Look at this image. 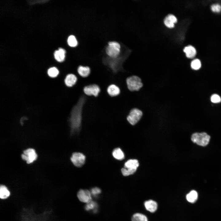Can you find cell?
<instances>
[{
    "instance_id": "1",
    "label": "cell",
    "mask_w": 221,
    "mask_h": 221,
    "mask_svg": "<svg viewBox=\"0 0 221 221\" xmlns=\"http://www.w3.org/2000/svg\"><path fill=\"white\" fill-rule=\"evenodd\" d=\"M86 100L85 96H81L72 110L69 121L72 134L77 133L80 130L82 121L83 109Z\"/></svg>"
},
{
    "instance_id": "2",
    "label": "cell",
    "mask_w": 221,
    "mask_h": 221,
    "mask_svg": "<svg viewBox=\"0 0 221 221\" xmlns=\"http://www.w3.org/2000/svg\"><path fill=\"white\" fill-rule=\"evenodd\" d=\"M126 83L127 89L131 91H138L143 86L141 79L136 76L133 75L127 77Z\"/></svg>"
},
{
    "instance_id": "3",
    "label": "cell",
    "mask_w": 221,
    "mask_h": 221,
    "mask_svg": "<svg viewBox=\"0 0 221 221\" xmlns=\"http://www.w3.org/2000/svg\"><path fill=\"white\" fill-rule=\"evenodd\" d=\"M120 44L115 41H110L108 42L106 48L105 52L107 55L112 59H115L119 55L120 52Z\"/></svg>"
},
{
    "instance_id": "4",
    "label": "cell",
    "mask_w": 221,
    "mask_h": 221,
    "mask_svg": "<svg viewBox=\"0 0 221 221\" xmlns=\"http://www.w3.org/2000/svg\"><path fill=\"white\" fill-rule=\"evenodd\" d=\"M210 139V136L205 132L194 133L191 137V140L193 142L203 146L208 144Z\"/></svg>"
},
{
    "instance_id": "5",
    "label": "cell",
    "mask_w": 221,
    "mask_h": 221,
    "mask_svg": "<svg viewBox=\"0 0 221 221\" xmlns=\"http://www.w3.org/2000/svg\"><path fill=\"white\" fill-rule=\"evenodd\" d=\"M143 114V112L141 110L137 108H134L130 110L126 117V119L130 124L134 125L140 121Z\"/></svg>"
},
{
    "instance_id": "6",
    "label": "cell",
    "mask_w": 221,
    "mask_h": 221,
    "mask_svg": "<svg viewBox=\"0 0 221 221\" xmlns=\"http://www.w3.org/2000/svg\"><path fill=\"white\" fill-rule=\"evenodd\" d=\"M22 159L26 161L28 164L33 162L37 159V154L35 150L33 148L28 149L23 151L21 155Z\"/></svg>"
},
{
    "instance_id": "7",
    "label": "cell",
    "mask_w": 221,
    "mask_h": 221,
    "mask_svg": "<svg viewBox=\"0 0 221 221\" xmlns=\"http://www.w3.org/2000/svg\"><path fill=\"white\" fill-rule=\"evenodd\" d=\"M73 164L78 167H82L84 164L86 160L85 156L79 152L73 153L70 158Z\"/></svg>"
},
{
    "instance_id": "8",
    "label": "cell",
    "mask_w": 221,
    "mask_h": 221,
    "mask_svg": "<svg viewBox=\"0 0 221 221\" xmlns=\"http://www.w3.org/2000/svg\"><path fill=\"white\" fill-rule=\"evenodd\" d=\"M84 94L88 96H97L100 91L99 86L96 84H91L85 86L83 88Z\"/></svg>"
},
{
    "instance_id": "9",
    "label": "cell",
    "mask_w": 221,
    "mask_h": 221,
    "mask_svg": "<svg viewBox=\"0 0 221 221\" xmlns=\"http://www.w3.org/2000/svg\"><path fill=\"white\" fill-rule=\"evenodd\" d=\"M77 196L82 202L87 203L91 201V192L88 190H80L77 193Z\"/></svg>"
},
{
    "instance_id": "10",
    "label": "cell",
    "mask_w": 221,
    "mask_h": 221,
    "mask_svg": "<svg viewBox=\"0 0 221 221\" xmlns=\"http://www.w3.org/2000/svg\"><path fill=\"white\" fill-rule=\"evenodd\" d=\"M77 78L76 76L72 73L68 74L66 76L64 82L65 85L68 87L74 86L76 83Z\"/></svg>"
},
{
    "instance_id": "11",
    "label": "cell",
    "mask_w": 221,
    "mask_h": 221,
    "mask_svg": "<svg viewBox=\"0 0 221 221\" xmlns=\"http://www.w3.org/2000/svg\"><path fill=\"white\" fill-rule=\"evenodd\" d=\"M119 87L114 84L109 85L107 88V92L108 95L111 97H115L118 95L120 93Z\"/></svg>"
},
{
    "instance_id": "12",
    "label": "cell",
    "mask_w": 221,
    "mask_h": 221,
    "mask_svg": "<svg viewBox=\"0 0 221 221\" xmlns=\"http://www.w3.org/2000/svg\"><path fill=\"white\" fill-rule=\"evenodd\" d=\"M66 53V50L62 48H60L58 50H56L54 52L55 58L57 61L62 62L65 60Z\"/></svg>"
},
{
    "instance_id": "13",
    "label": "cell",
    "mask_w": 221,
    "mask_h": 221,
    "mask_svg": "<svg viewBox=\"0 0 221 221\" xmlns=\"http://www.w3.org/2000/svg\"><path fill=\"white\" fill-rule=\"evenodd\" d=\"M144 204L146 209L151 213L155 212L157 209V203L153 200H150L146 201Z\"/></svg>"
},
{
    "instance_id": "14",
    "label": "cell",
    "mask_w": 221,
    "mask_h": 221,
    "mask_svg": "<svg viewBox=\"0 0 221 221\" xmlns=\"http://www.w3.org/2000/svg\"><path fill=\"white\" fill-rule=\"evenodd\" d=\"M77 72L80 76L83 77L85 78L88 76L90 74L91 69L88 66L80 65L78 67Z\"/></svg>"
},
{
    "instance_id": "15",
    "label": "cell",
    "mask_w": 221,
    "mask_h": 221,
    "mask_svg": "<svg viewBox=\"0 0 221 221\" xmlns=\"http://www.w3.org/2000/svg\"><path fill=\"white\" fill-rule=\"evenodd\" d=\"M177 21V18L175 16L169 14L165 19L164 22L167 27L171 28L174 27V24Z\"/></svg>"
},
{
    "instance_id": "16",
    "label": "cell",
    "mask_w": 221,
    "mask_h": 221,
    "mask_svg": "<svg viewBox=\"0 0 221 221\" xmlns=\"http://www.w3.org/2000/svg\"><path fill=\"white\" fill-rule=\"evenodd\" d=\"M184 51L187 57L189 58H194L196 54L195 48L192 45H188L185 47L184 49Z\"/></svg>"
},
{
    "instance_id": "17",
    "label": "cell",
    "mask_w": 221,
    "mask_h": 221,
    "mask_svg": "<svg viewBox=\"0 0 221 221\" xmlns=\"http://www.w3.org/2000/svg\"><path fill=\"white\" fill-rule=\"evenodd\" d=\"M139 165L138 161L137 160L130 159L125 163L124 167L137 170Z\"/></svg>"
},
{
    "instance_id": "18",
    "label": "cell",
    "mask_w": 221,
    "mask_h": 221,
    "mask_svg": "<svg viewBox=\"0 0 221 221\" xmlns=\"http://www.w3.org/2000/svg\"><path fill=\"white\" fill-rule=\"evenodd\" d=\"M112 154L114 157L118 160H122L125 157L123 152L119 148L114 149L112 152Z\"/></svg>"
},
{
    "instance_id": "19",
    "label": "cell",
    "mask_w": 221,
    "mask_h": 221,
    "mask_svg": "<svg viewBox=\"0 0 221 221\" xmlns=\"http://www.w3.org/2000/svg\"><path fill=\"white\" fill-rule=\"evenodd\" d=\"M197 198V193L194 190L190 191L186 196L187 200L189 202L192 203H195L196 201Z\"/></svg>"
},
{
    "instance_id": "20",
    "label": "cell",
    "mask_w": 221,
    "mask_h": 221,
    "mask_svg": "<svg viewBox=\"0 0 221 221\" xmlns=\"http://www.w3.org/2000/svg\"><path fill=\"white\" fill-rule=\"evenodd\" d=\"M67 42L70 47L75 48L78 45V41L76 37L73 35H70L68 38Z\"/></svg>"
},
{
    "instance_id": "21",
    "label": "cell",
    "mask_w": 221,
    "mask_h": 221,
    "mask_svg": "<svg viewBox=\"0 0 221 221\" xmlns=\"http://www.w3.org/2000/svg\"><path fill=\"white\" fill-rule=\"evenodd\" d=\"M10 192L5 185H1L0 187V197L2 199L6 198L9 196Z\"/></svg>"
},
{
    "instance_id": "22",
    "label": "cell",
    "mask_w": 221,
    "mask_h": 221,
    "mask_svg": "<svg viewBox=\"0 0 221 221\" xmlns=\"http://www.w3.org/2000/svg\"><path fill=\"white\" fill-rule=\"evenodd\" d=\"M132 221H148L147 217L144 215L136 213L134 214L131 218Z\"/></svg>"
},
{
    "instance_id": "23",
    "label": "cell",
    "mask_w": 221,
    "mask_h": 221,
    "mask_svg": "<svg viewBox=\"0 0 221 221\" xmlns=\"http://www.w3.org/2000/svg\"><path fill=\"white\" fill-rule=\"evenodd\" d=\"M47 73L48 76L52 78L57 76L59 74L58 70L55 67H52L48 69Z\"/></svg>"
},
{
    "instance_id": "24",
    "label": "cell",
    "mask_w": 221,
    "mask_h": 221,
    "mask_svg": "<svg viewBox=\"0 0 221 221\" xmlns=\"http://www.w3.org/2000/svg\"><path fill=\"white\" fill-rule=\"evenodd\" d=\"M191 66L193 69L195 70L199 69L201 67V63L200 60L197 59L193 60L191 63Z\"/></svg>"
},
{
    "instance_id": "25",
    "label": "cell",
    "mask_w": 221,
    "mask_h": 221,
    "mask_svg": "<svg viewBox=\"0 0 221 221\" xmlns=\"http://www.w3.org/2000/svg\"><path fill=\"white\" fill-rule=\"evenodd\" d=\"M136 170L130 169L125 167L121 169V172L122 175L125 176H128L134 174Z\"/></svg>"
},
{
    "instance_id": "26",
    "label": "cell",
    "mask_w": 221,
    "mask_h": 221,
    "mask_svg": "<svg viewBox=\"0 0 221 221\" xmlns=\"http://www.w3.org/2000/svg\"><path fill=\"white\" fill-rule=\"evenodd\" d=\"M211 100L213 103H218L221 102V98L218 95L214 94L211 96Z\"/></svg>"
},
{
    "instance_id": "27",
    "label": "cell",
    "mask_w": 221,
    "mask_h": 221,
    "mask_svg": "<svg viewBox=\"0 0 221 221\" xmlns=\"http://www.w3.org/2000/svg\"><path fill=\"white\" fill-rule=\"evenodd\" d=\"M211 9L213 12L219 13L221 11V6L218 4H214L211 6Z\"/></svg>"
},
{
    "instance_id": "28",
    "label": "cell",
    "mask_w": 221,
    "mask_h": 221,
    "mask_svg": "<svg viewBox=\"0 0 221 221\" xmlns=\"http://www.w3.org/2000/svg\"><path fill=\"white\" fill-rule=\"evenodd\" d=\"M96 205L95 202L91 201L87 203L85 206V209L87 211L93 209L96 207Z\"/></svg>"
},
{
    "instance_id": "29",
    "label": "cell",
    "mask_w": 221,
    "mask_h": 221,
    "mask_svg": "<svg viewBox=\"0 0 221 221\" xmlns=\"http://www.w3.org/2000/svg\"><path fill=\"white\" fill-rule=\"evenodd\" d=\"M101 192V190L100 188L98 187H95L91 189V193L94 195H96L100 194Z\"/></svg>"
}]
</instances>
